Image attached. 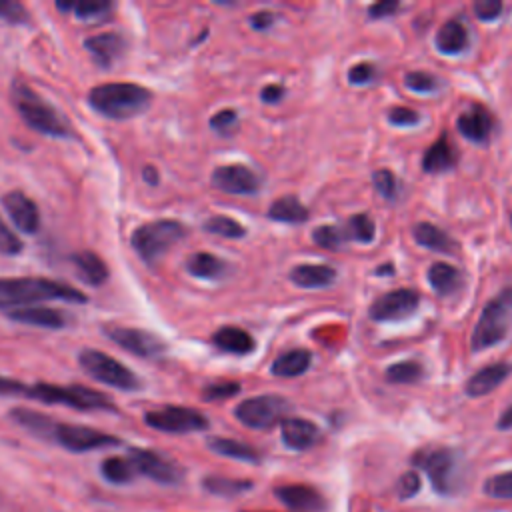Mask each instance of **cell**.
<instances>
[{
	"mask_svg": "<svg viewBox=\"0 0 512 512\" xmlns=\"http://www.w3.org/2000/svg\"><path fill=\"white\" fill-rule=\"evenodd\" d=\"M64 300V302H86V294L64 282L38 276L22 278H0V308L16 310L36 302Z\"/></svg>",
	"mask_w": 512,
	"mask_h": 512,
	"instance_id": "cell-1",
	"label": "cell"
},
{
	"mask_svg": "<svg viewBox=\"0 0 512 512\" xmlns=\"http://www.w3.org/2000/svg\"><path fill=\"white\" fill-rule=\"evenodd\" d=\"M12 104L20 118L36 132L52 136V138H74V128L70 120L60 114L56 106H52L48 100H44L36 90H32L28 84L14 80L12 82Z\"/></svg>",
	"mask_w": 512,
	"mask_h": 512,
	"instance_id": "cell-2",
	"label": "cell"
},
{
	"mask_svg": "<svg viewBox=\"0 0 512 512\" xmlns=\"http://www.w3.org/2000/svg\"><path fill=\"white\" fill-rule=\"evenodd\" d=\"M152 92L134 82H106L88 92V104L112 120H128L148 110Z\"/></svg>",
	"mask_w": 512,
	"mask_h": 512,
	"instance_id": "cell-3",
	"label": "cell"
},
{
	"mask_svg": "<svg viewBox=\"0 0 512 512\" xmlns=\"http://www.w3.org/2000/svg\"><path fill=\"white\" fill-rule=\"evenodd\" d=\"M512 326V286L500 290L482 310L472 336L470 348L480 352L484 348L500 344Z\"/></svg>",
	"mask_w": 512,
	"mask_h": 512,
	"instance_id": "cell-4",
	"label": "cell"
},
{
	"mask_svg": "<svg viewBox=\"0 0 512 512\" xmlns=\"http://www.w3.org/2000/svg\"><path fill=\"white\" fill-rule=\"evenodd\" d=\"M414 466L426 472L438 494L450 496L462 486V468L458 454L450 448H422L412 458Z\"/></svg>",
	"mask_w": 512,
	"mask_h": 512,
	"instance_id": "cell-5",
	"label": "cell"
},
{
	"mask_svg": "<svg viewBox=\"0 0 512 512\" xmlns=\"http://www.w3.org/2000/svg\"><path fill=\"white\" fill-rule=\"evenodd\" d=\"M26 396L44 404H62L74 410H116L106 394L78 384L56 386L48 382H38L34 386H28Z\"/></svg>",
	"mask_w": 512,
	"mask_h": 512,
	"instance_id": "cell-6",
	"label": "cell"
},
{
	"mask_svg": "<svg viewBox=\"0 0 512 512\" xmlns=\"http://www.w3.org/2000/svg\"><path fill=\"white\" fill-rule=\"evenodd\" d=\"M184 236L186 226L182 222L154 220L138 226L130 236V244L146 264H154L168 248H172Z\"/></svg>",
	"mask_w": 512,
	"mask_h": 512,
	"instance_id": "cell-7",
	"label": "cell"
},
{
	"mask_svg": "<svg viewBox=\"0 0 512 512\" xmlns=\"http://www.w3.org/2000/svg\"><path fill=\"white\" fill-rule=\"evenodd\" d=\"M78 364L90 378L114 386L118 390H138L142 386L140 378L130 368H126L122 362H118L116 358L108 356L102 350L84 348L78 354Z\"/></svg>",
	"mask_w": 512,
	"mask_h": 512,
	"instance_id": "cell-8",
	"label": "cell"
},
{
	"mask_svg": "<svg viewBox=\"0 0 512 512\" xmlns=\"http://www.w3.org/2000/svg\"><path fill=\"white\" fill-rule=\"evenodd\" d=\"M288 410H290V404L286 402V398L276 394H264V396H252L248 400H242L234 408V416L248 428L266 430L282 422Z\"/></svg>",
	"mask_w": 512,
	"mask_h": 512,
	"instance_id": "cell-9",
	"label": "cell"
},
{
	"mask_svg": "<svg viewBox=\"0 0 512 512\" xmlns=\"http://www.w3.org/2000/svg\"><path fill=\"white\" fill-rule=\"evenodd\" d=\"M144 422L150 428L168 434H188L208 428V418L202 412L186 406H162L148 410L144 414Z\"/></svg>",
	"mask_w": 512,
	"mask_h": 512,
	"instance_id": "cell-10",
	"label": "cell"
},
{
	"mask_svg": "<svg viewBox=\"0 0 512 512\" xmlns=\"http://www.w3.org/2000/svg\"><path fill=\"white\" fill-rule=\"evenodd\" d=\"M52 440L70 452H88V450L120 444V438L106 434L102 430H96L90 426H78V424H62V422H56Z\"/></svg>",
	"mask_w": 512,
	"mask_h": 512,
	"instance_id": "cell-11",
	"label": "cell"
},
{
	"mask_svg": "<svg viewBox=\"0 0 512 512\" xmlns=\"http://www.w3.org/2000/svg\"><path fill=\"white\" fill-rule=\"evenodd\" d=\"M102 330L114 344H118L120 348L132 352L136 356L158 358L166 352L164 340L148 330L132 328V326H118V324H108Z\"/></svg>",
	"mask_w": 512,
	"mask_h": 512,
	"instance_id": "cell-12",
	"label": "cell"
},
{
	"mask_svg": "<svg viewBox=\"0 0 512 512\" xmlns=\"http://www.w3.org/2000/svg\"><path fill=\"white\" fill-rule=\"evenodd\" d=\"M136 474H142L158 484H180L184 478V470L172 462L170 458L148 450V448H132L128 454Z\"/></svg>",
	"mask_w": 512,
	"mask_h": 512,
	"instance_id": "cell-13",
	"label": "cell"
},
{
	"mask_svg": "<svg viewBox=\"0 0 512 512\" xmlns=\"http://www.w3.org/2000/svg\"><path fill=\"white\" fill-rule=\"evenodd\" d=\"M420 304V294L412 288H396L392 292H386L378 296L370 308L368 316L374 322H396L416 312Z\"/></svg>",
	"mask_w": 512,
	"mask_h": 512,
	"instance_id": "cell-14",
	"label": "cell"
},
{
	"mask_svg": "<svg viewBox=\"0 0 512 512\" xmlns=\"http://www.w3.org/2000/svg\"><path fill=\"white\" fill-rule=\"evenodd\" d=\"M212 186L226 194L246 196V194H256L260 190L262 182H260L258 174L252 172L248 166L226 164V166H218L212 172Z\"/></svg>",
	"mask_w": 512,
	"mask_h": 512,
	"instance_id": "cell-15",
	"label": "cell"
},
{
	"mask_svg": "<svg viewBox=\"0 0 512 512\" xmlns=\"http://www.w3.org/2000/svg\"><path fill=\"white\" fill-rule=\"evenodd\" d=\"M2 206L18 230H22L26 234L38 232L40 210H38L36 202L32 198H28L24 192H20V190L6 192L2 196Z\"/></svg>",
	"mask_w": 512,
	"mask_h": 512,
	"instance_id": "cell-16",
	"label": "cell"
},
{
	"mask_svg": "<svg viewBox=\"0 0 512 512\" xmlns=\"http://www.w3.org/2000/svg\"><path fill=\"white\" fill-rule=\"evenodd\" d=\"M276 498L294 512H324L326 498L312 486L306 484H286L274 490Z\"/></svg>",
	"mask_w": 512,
	"mask_h": 512,
	"instance_id": "cell-17",
	"label": "cell"
},
{
	"mask_svg": "<svg viewBox=\"0 0 512 512\" xmlns=\"http://www.w3.org/2000/svg\"><path fill=\"white\" fill-rule=\"evenodd\" d=\"M84 48L88 50V54L96 64H100L102 68H110L126 52V40L118 32H102L86 38Z\"/></svg>",
	"mask_w": 512,
	"mask_h": 512,
	"instance_id": "cell-18",
	"label": "cell"
},
{
	"mask_svg": "<svg viewBox=\"0 0 512 512\" xmlns=\"http://www.w3.org/2000/svg\"><path fill=\"white\" fill-rule=\"evenodd\" d=\"M280 430H282L284 444L292 450H308L320 440L318 426L306 418H296V416L288 418L286 416L280 422Z\"/></svg>",
	"mask_w": 512,
	"mask_h": 512,
	"instance_id": "cell-19",
	"label": "cell"
},
{
	"mask_svg": "<svg viewBox=\"0 0 512 512\" xmlns=\"http://www.w3.org/2000/svg\"><path fill=\"white\" fill-rule=\"evenodd\" d=\"M510 372H512V364H504V362L488 364L468 378L464 390L472 398L484 396V394L496 390L510 376Z\"/></svg>",
	"mask_w": 512,
	"mask_h": 512,
	"instance_id": "cell-20",
	"label": "cell"
},
{
	"mask_svg": "<svg viewBox=\"0 0 512 512\" xmlns=\"http://www.w3.org/2000/svg\"><path fill=\"white\" fill-rule=\"evenodd\" d=\"M8 316L14 322L32 324V326H40V328H62L66 324V316L60 310L48 308V306L16 308V310H10Z\"/></svg>",
	"mask_w": 512,
	"mask_h": 512,
	"instance_id": "cell-21",
	"label": "cell"
},
{
	"mask_svg": "<svg viewBox=\"0 0 512 512\" xmlns=\"http://www.w3.org/2000/svg\"><path fill=\"white\" fill-rule=\"evenodd\" d=\"M70 260H72L78 276L86 284L100 286V284H104L108 280V274H110L108 266H106V262L96 252H88V250L76 252V254L70 256Z\"/></svg>",
	"mask_w": 512,
	"mask_h": 512,
	"instance_id": "cell-22",
	"label": "cell"
},
{
	"mask_svg": "<svg viewBox=\"0 0 512 512\" xmlns=\"http://www.w3.org/2000/svg\"><path fill=\"white\" fill-rule=\"evenodd\" d=\"M188 274L202 278V280H220L230 272L226 260L210 254V252H196L186 260Z\"/></svg>",
	"mask_w": 512,
	"mask_h": 512,
	"instance_id": "cell-23",
	"label": "cell"
},
{
	"mask_svg": "<svg viewBox=\"0 0 512 512\" xmlns=\"http://www.w3.org/2000/svg\"><path fill=\"white\" fill-rule=\"evenodd\" d=\"M290 280L300 288H324L336 280V270L326 264H298L290 270Z\"/></svg>",
	"mask_w": 512,
	"mask_h": 512,
	"instance_id": "cell-24",
	"label": "cell"
},
{
	"mask_svg": "<svg viewBox=\"0 0 512 512\" xmlns=\"http://www.w3.org/2000/svg\"><path fill=\"white\" fill-rule=\"evenodd\" d=\"M212 342L216 348L224 350V352H230V354H238V356H244V354H250L254 350V338L238 328V326H222L218 328L214 334H212Z\"/></svg>",
	"mask_w": 512,
	"mask_h": 512,
	"instance_id": "cell-25",
	"label": "cell"
},
{
	"mask_svg": "<svg viewBox=\"0 0 512 512\" xmlns=\"http://www.w3.org/2000/svg\"><path fill=\"white\" fill-rule=\"evenodd\" d=\"M456 128L464 138L484 144L490 138L492 120H490L488 112L476 108V110H468V112L460 114L456 120Z\"/></svg>",
	"mask_w": 512,
	"mask_h": 512,
	"instance_id": "cell-26",
	"label": "cell"
},
{
	"mask_svg": "<svg viewBox=\"0 0 512 512\" xmlns=\"http://www.w3.org/2000/svg\"><path fill=\"white\" fill-rule=\"evenodd\" d=\"M456 166V154L446 134H442L422 156V170L428 174H440Z\"/></svg>",
	"mask_w": 512,
	"mask_h": 512,
	"instance_id": "cell-27",
	"label": "cell"
},
{
	"mask_svg": "<svg viewBox=\"0 0 512 512\" xmlns=\"http://www.w3.org/2000/svg\"><path fill=\"white\" fill-rule=\"evenodd\" d=\"M8 416L14 424L28 430L30 434H34L38 438H44V440H52V432H54L56 422L52 418H48L46 414L30 410V408H12L8 412Z\"/></svg>",
	"mask_w": 512,
	"mask_h": 512,
	"instance_id": "cell-28",
	"label": "cell"
},
{
	"mask_svg": "<svg viewBox=\"0 0 512 512\" xmlns=\"http://www.w3.org/2000/svg\"><path fill=\"white\" fill-rule=\"evenodd\" d=\"M466 46H468V30L456 18L444 22L436 32V48L446 56L460 54Z\"/></svg>",
	"mask_w": 512,
	"mask_h": 512,
	"instance_id": "cell-29",
	"label": "cell"
},
{
	"mask_svg": "<svg viewBox=\"0 0 512 512\" xmlns=\"http://www.w3.org/2000/svg\"><path fill=\"white\" fill-rule=\"evenodd\" d=\"M428 282L432 290L440 296H450L462 286V274L448 262H434L428 268Z\"/></svg>",
	"mask_w": 512,
	"mask_h": 512,
	"instance_id": "cell-30",
	"label": "cell"
},
{
	"mask_svg": "<svg viewBox=\"0 0 512 512\" xmlns=\"http://www.w3.org/2000/svg\"><path fill=\"white\" fill-rule=\"evenodd\" d=\"M310 364H312V354L308 350L304 348L288 350L272 362V374L282 378H294L304 374L310 368Z\"/></svg>",
	"mask_w": 512,
	"mask_h": 512,
	"instance_id": "cell-31",
	"label": "cell"
},
{
	"mask_svg": "<svg viewBox=\"0 0 512 512\" xmlns=\"http://www.w3.org/2000/svg\"><path fill=\"white\" fill-rule=\"evenodd\" d=\"M412 236L414 240L428 248V250H434V252H454V240L444 232L440 230L438 226L430 224V222H418L414 224L412 228Z\"/></svg>",
	"mask_w": 512,
	"mask_h": 512,
	"instance_id": "cell-32",
	"label": "cell"
},
{
	"mask_svg": "<svg viewBox=\"0 0 512 512\" xmlns=\"http://www.w3.org/2000/svg\"><path fill=\"white\" fill-rule=\"evenodd\" d=\"M268 218L286 224H302L308 220V208L296 196H282L270 204Z\"/></svg>",
	"mask_w": 512,
	"mask_h": 512,
	"instance_id": "cell-33",
	"label": "cell"
},
{
	"mask_svg": "<svg viewBox=\"0 0 512 512\" xmlns=\"http://www.w3.org/2000/svg\"><path fill=\"white\" fill-rule=\"evenodd\" d=\"M208 448L220 456L226 458H234V460H242V462H250V464H258L260 462V454L256 448L240 442V440H232V438H208Z\"/></svg>",
	"mask_w": 512,
	"mask_h": 512,
	"instance_id": "cell-34",
	"label": "cell"
},
{
	"mask_svg": "<svg viewBox=\"0 0 512 512\" xmlns=\"http://www.w3.org/2000/svg\"><path fill=\"white\" fill-rule=\"evenodd\" d=\"M202 486L216 496L232 498L238 494H244L252 488L250 480H240V478H226V476H206L202 480Z\"/></svg>",
	"mask_w": 512,
	"mask_h": 512,
	"instance_id": "cell-35",
	"label": "cell"
},
{
	"mask_svg": "<svg viewBox=\"0 0 512 512\" xmlns=\"http://www.w3.org/2000/svg\"><path fill=\"white\" fill-rule=\"evenodd\" d=\"M102 476L112 484H128L134 480L136 470L128 456H110L100 466Z\"/></svg>",
	"mask_w": 512,
	"mask_h": 512,
	"instance_id": "cell-36",
	"label": "cell"
},
{
	"mask_svg": "<svg viewBox=\"0 0 512 512\" xmlns=\"http://www.w3.org/2000/svg\"><path fill=\"white\" fill-rule=\"evenodd\" d=\"M64 12H74L76 18L80 20H96L102 18L110 12L112 4L110 2H100V0H84V2H58L56 4Z\"/></svg>",
	"mask_w": 512,
	"mask_h": 512,
	"instance_id": "cell-37",
	"label": "cell"
},
{
	"mask_svg": "<svg viewBox=\"0 0 512 512\" xmlns=\"http://www.w3.org/2000/svg\"><path fill=\"white\" fill-rule=\"evenodd\" d=\"M204 230L210 232V234H216V236H224V238H232V240H238L242 236H246V228L230 218V216H210L206 222H204Z\"/></svg>",
	"mask_w": 512,
	"mask_h": 512,
	"instance_id": "cell-38",
	"label": "cell"
},
{
	"mask_svg": "<svg viewBox=\"0 0 512 512\" xmlns=\"http://www.w3.org/2000/svg\"><path fill=\"white\" fill-rule=\"evenodd\" d=\"M422 374H424L422 366L414 360L396 362L386 368V380L394 382V384H414L422 378Z\"/></svg>",
	"mask_w": 512,
	"mask_h": 512,
	"instance_id": "cell-39",
	"label": "cell"
},
{
	"mask_svg": "<svg viewBox=\"0 0 512 512\" xmlns=\"http://www.w3.org/2000/svg\"><path fill=\"white\" fill-rule=\"evenodd\" d=\"M312 240L320 248L338 250L346 242V232L334 224H322L312 230Z\"/></svg>",
	"mask_w": 512,
	"mask_h": 512,
	"instance_id": "cell-40",
	"label": "cell"
},
{
	"mask_svg": "<svg viewBox=\"0 0 512 512\" xmlns=\"http://www.w3.org/2000/svg\"><path fill=\"white\" fill-rule=\"evenodd\" d=\"M374 234H376V226L372 218L366 214H354L346 224V236L358 242H372Z\"/></svg>",
	"mask_w": 512,
	"mask_h": 512,
	"instance_id": "cell-41",
	"label": "cell"
},
{
	"mask_svg": "<svg viewBox=\"0 0 512 512\" xmlns=\"http://www.w3.org/2000/svg\"><path fill=\"white\" fill-rule=\"evenodd\" d=\"M484 494L490 496V498L510 500L512 498V470L490 476L484 482Z\"/></svg>",
	"mask_w": 512,
	"mask_h": 512,
	"instance_id": "cell-42",
	"label": "cell"
},
{
	"mask_svg": "<svg viewBox=\"0 0 512 512\" xmlns=\"http://www.w3.org/2000/svg\"><path fill=\"white\" fill-rule=\"evenodd\" d=\"M372 184L376 188V192L386 198V200H394L398 196V180L396 176L386 170V168H380L372 174Z\"/></svg>",
	"mask_w": 512,
	"mask_h": 512,
	"instance_id": "cell-43",
	"label": "cell"
},
{
	"mask_svg": "<svg viewBox=\"0 0 512 512\" xmlns=\"http://www.w3.org/2000/svg\"><path fill=\"white\" fill-rule=\"evenodd\" d=\"M404 84L406 88H410L412 92H420V94H428V92H434L438 90V78L428 74V72H408L404 76Z\"/></svg>",
	"mask_w": 512,
	"mask_h": 512,
	"instance_id": "cell-44",
	"label": "cell"
},
{
	"mask_svg": "<svg viewBox=\"0 0 512 512\" xmlns=\"http://www.w3.org/2000/svg\"><path fill=\"white\" fill-rule=\"evenodd\" d=\"M238 392H240L238 382H216V384H208L202 390V398L206 402H216V400H226L230 396H236Z\"/></svg>",
	"mask_w": 512,
	"mask_h": 512,
	"instance_id": "cell-45",
	"label": "cell"
},
{
	"mask_svg": "<svg viewBox=\"0 0 512 512\" xmlns=\"http://www.w3.org/2000/svg\"><path fill=\"white\" fill-rule=\"evenodd\" d=\"M0 18L8 24H26L30 20L28 10L16 0H0Z\"/></svg>",
	"mask_w": 512,
	"mask_h": 512,
	"instance_id": "cell-46",
	"label": "cell"
},
{
	"mask_svg": "<svg viewBox=\"0 0 512 512\" xmlns=\"http://www.w3.org/2000/svg\"><path fill=\"white\" fill-rule=\"evenodd\" d=\"M22 240L8 228V224H4V220L0 218V254L6 256H16L22 252Z\"/></svg>",
	"mask_w": 512,
	"mask_h": 512,
	"instance_id": "cell-47",
	"label": "cell"
},
{
	"mask_svg": "<svg viewBox=\"0 0 512 512\" xmlns=\"http://www.w3.org/2000/svg\"><path fill=\"white\" fill-rule=\"evenodd\" d=\"M376 74H378V70L372 62H358L348 70V82L356 84V86L370 84V82H374Z\"/></svg>",
	"mask_w": 512,
	"mask_h": 512,
	"instance_id": "cell-48",
	"label": "cell"
},
{
	"mask_svg": "<svg viewBox=\"0 0 512 512\" xmlns=\"http://www.w3.org/2000/svg\"><path fill=\"white\" fill-rule=\"evenodd\" d=\"M388 120L394 126H414L420 122V114L408 106H394L388 110Z\"/></svg>",
	"mask_w": 512,
	"mask_h": 512,
	"instance_id": "cell-49",
	"label": "cell"
},
{
	"mask_svg": "<svg viewBox=\"0 0 512 512\" xmlns=\"http://www.w3.org/2000/svg\"><path fill=\"white\" fill-rule=\"evenodd\" d=\"M236 120H238L236 110L224 108V110L216 112V114L210 118V126H212V130H216V132H220V134H228V132L234 128Z\"/></svg>",
	"mask_w": 512,
	"mask_h": 512,
	"instance_id": "cell-50",
	"label": "cell"
},
{
	"mask_svg": "<svg viewBox=\"0 0 512 512\" xmlns=\"http://www.w3.org/2000/svg\"><path fill=\"white\" fill-rule=\"evenodd\" d=\"M502 2L500 0H476L472 4V10L478 20H494L502 12Z\"/></svg>",
	"mask_w": 512,
	"mask_h": 512,
	"instance_id": "cell-51",
	"label": "cell"
},
{
	"mask_svg": "<svg viewBox=\"0 0 512 512\" xmlns=\"http://www.w3.org/2000/svg\"><path fill=\"white\" fill-rule=\"evenodd\" d=\"M398 496L400 498H412L414 494H418L420 490V476L416 472H406L402 474V478L398 480Z\"/></svg>",
	"mask_w": 512,
	"mask_h": 512,
	"instance_id": "cell-52",
	"label": "cell"
},
{
	"mask_svg": "<svg viewBox=\"0 0 512 512\" xmlns=\"http://www.w3.org/2000/svg\"><path fill=\"white\" fill-rule=\"evenodd\" d=\"M398 8H400L398 2H394V0H384V2L372 4V6L368 8V16L374 18V20H376V18H386V16H392Z\"/></svg>",
	"mask_w": 512,
	"mask_h": 512,
	"instance_id": "cell-53",
	"label": "cell"
},
{
	"mask_svg": "<svg viewBox=\"0 0 512 512\" xmlns=\"http://www.w3.org/2000/svg\"><path fill=\"white\" fill-rule=\"evenodd\" d=\"M274 22H276V14L268 12V10H260L250 16V26L254 30H268V28H272Z\"/></svg>",
	"mask_w": 512,
	"mask_h": 512,
	"instance_id": "cell-54",
	"label": "cell"
},
{
	"mask_svg": "<svg viewBox=\"0 0 512 512\" xmlns=\"http://www.w3.org/2000/svg\"><path fill=\"white\" fill-rule=\"evenodd\" d=\"M26 390H28V386H24L20 380L0 376V396H12V394H24L26 396Z\"/></svg>",
	"mask_w": 512,
	"mask_h": 512,
	"instance_id": "cell-55",
	"label": "cell"
},
{
	"mask_svg": "<svg viewBox=\"0 0 512 512\" xmlns=\"http://www.w3.org/2000/svg\"><path fill=\"white\" fill-rule=\"evenodd\" d=\"M282 94H284V86L282 84H268V86L262 88L260 98L264 102H268V104H274V102H278L282 98Z\"/></svg>",
	"mask_w": 512,
	"mask_h": 512,
	"instance_id": "cell-56",
	"label": "cell"
},
{
	"mask_svg": "<svg viewBox=\"0 0 512 512\" xmlns=\"http://www.w3.org/2000/svg\"><path fill=\"white\" fill-rule=\"evenodd\" d=\"M500 430H510L512 428V406H508L500 418H498V424H496Z\"/></svg>",
	"mask_w": 512,
	"mask_h": 512,
	"instance_id": "cell-57",
	"label": "cell"
},
{
	"mask_svg": "<svg viewBox=\"0 0 512 512\" xmlns=\"http://www.w3.org/2000/svg\"><path fill=\"white\" fill-rule=\"evenodd\" d=\"M144 174H146L144 178H146L150 184H156V182H158V178H156L158 174H156V170H154L152 166H146V168H144Z\"/></svg>",
	"mask_w": 512,
	"mask_h": 512,
	"instance_id": "cell-58",
	"label": "cell"
},
{
	"mask_svg": "<svg viewBox=\"0 0 512 512\" xmlns=\"http://www.w3.org/2000/svg\"><path fill=\"white\" fill-rule=\"evenodd\" d=\"M510 224H512V212H510Z\"/></svg>",
	"mask_w": 512,
	"mask_h": 512,
	"instance_id": "cell-59",
	"label": "cell"
}]
</instances>
